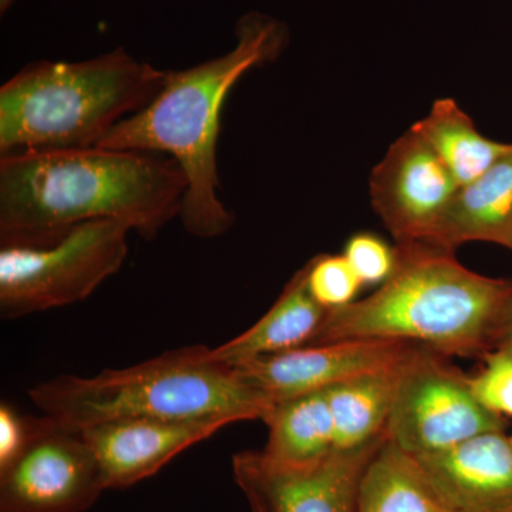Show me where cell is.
Instances as JSON below:
<instances>
[{
    "label": "cell",
    "mask_w": 512,
    "mask_h": 512,
    "mask_svg": "<svg viewBox=\"0 0 512 512\" xmlns=\"http://www.w3.org/2000/svg\"><path fill=\"white\" fill-rule=\"evenodd\" d=\"M187 177L171 157L89 147L0 158V242L110 220L151 241L180 217Z\"/></svg>",
    "instance_id": "obj_1"
},
{
    "label": "cell",
    "mask_w": 512,
    "mask_h": 512,
    "mask_svg": "<svg viewBox=\"0 0 512 512\" xmlns=\"http://www.w3.org/2000/svg\"><path fill=\"white\" fill-rule=\"evenodd\" d=\"M235 46L183 70H165L160 92L143 110L120 121L99 146L171 157L187 177L181 222L192 237H221L234 214L218 197L217 146L222 109L235 84L255 67L275 62L289 29L265 13L249 12L235 25Z\"/></svg>",
    "instance_id": "obj_2"
},
{
    "label": "cell",
    "mask_w": 512,
    "mask_h": 512,
    "mask_svg": "<svg viewBox=\"0 0 512 512\" xmlns=\"http://www.w3.org/2000/svg\"><path fill=\"white\" fill-rule=\"evenodd\" d=\"M397 265L377 291L328 311L315 342L389 339L451 357H483L512 301V281L490 278L454 252L423 241L396 244Z\"/></svg>",
    "instance_id": "obj_3"
},
{
    "label": "cell",
    "mask_w": 512,
    "mask_h": 512,
    "mask_svg": "<svg viewBox=\"0 0 512 512\" xmlns=\"http://www.w3.org/2000/svg\"><path fill=\"white\" fill-rule=\"evenodd\" d=\"M30 400L73 430L123 419L264 420L274 400L204 345L168 350L140 365L99 375H60L33 386Z\"/></svg>",
    "instance_id": "obj_4"
},
{
    "label": "cell",
    "mask_w": 512,
    "mask_h": 512,
    "mask_svg": "<svg viewBox=\"0 0 512 512\" xmlns=\"http://www.w3.org/2000/svg\"><path fill=\"white\" fill-rule=\"evenodd\" d=\"M164 79L124 47L83 62L30 63L0 87V154L97 147Z\"/></svg>",
    "instance_id": "obj_5"
},
{
    "label": "cell",
    "mask_w": 512,
    "mask_h": 512,
    "mask_svg": "<svg viewBox=\"0 0 512 512\" xmlns=\"http://www.w3.org/2000/svg\"><path fill=\"white\" fill-rule=\"evenodd\" d=\"M121 222H82L33 241L0 242V315L19 319L82 302L128 255Z\"/></svg>",
    "instance_id": "obj_6"
},
{
    "label": "cell",
    "mask_w": 512,
    "mask_h": 512,
    "mask_svg": "<svg viewBox=\"0 0 512 512\" xmlns=\"http://www.w3.org/2000/svg\"><path fill=\"white\" fill-rule=\"evenodd\" d=\"M504 429V417L478 402L470 376L451 365L447 356L419 346L404 362L386 427L387 440L404 453H437Z\"/></svg>",
    "instance_id": "obj_7"
},
{
    "label": "cell",
    "mask_w": 512,
    "mask_h": 512,
    "mask_svg": "<svg viewBox=\"0 0 512 512\" xmlns=\"http://www.w3.org/2000/svg\"><path fill=\"white\" fill-rule=\"evenodd\" d=\"M104 487L82 433L50 417H30L28 443L0 471V512H84Z\"/></svg>",
    "instance_id": "obj_8"
},
{
    "label": "cell",
    "mask_w": 512,
    "mask_h": 512,
    "mask_svg": "<svg viewBox=\"0 0 512 512\" xmlns=\"http://www.w3.org/2000/svg\"><path fill=\"white\" fill-rule=\"evenodd\" d=\"M387 436L353 450L291 467L268 460L262 451L232 457V474L248 504L264 512H356L360 483Z\"/></svg>",
    "instance_id": "obj_9"
},
{
    "label": "cell",
    "mask_w": 512,
    "mask_h": 512,
    "mask_svg": "<svg viewBox=\"0 0 512 512\" xmlns=\"http://www.w3.org/2000/svg\"><path fill=\"white\" fill-rule=\"evenodd\" d=\"M457 188L446 165L412 128L394 141L369 181L373 210L396 244L429 237Z\"/></svg>",
    "instance_id": "obj_10"
},
{
    "label": "cell",
    "mask_w": 512,
    "mask_h": 512,
    "mask_svg": "<svg viewBox=\"0 0 512 512\" xmlns=\"http://www.w3.org/2000/svg\"><path fill=\"white\" fill-rule=\"evenodd\" d=\"M417 348L419 345L402 340H333L259 357L235 369L242 379L279 402L399 365Z\"/></svg>",
    "instance_id": "obj_11"
},
{
    "label": "cell",
    "mask_w": 512,
    "mask_h": 512,
    "mask_svg": "<svg viewBox=\"0 0 512 512\" xmlns=\"http://www.w3.org/2000/svg\"><path fill=\"white\" fill-rule=\"evenodd\" d=\"M232 423L231 416L200 419H123L80 430L99 461L106 490L146 480L184 450Z\"/></svg>",
    "instance_id": "obj_12"
},
{
    "label": "cell",
    "mask_w": 512,
    "mask_h": 512,
    "mask_svg": "<svg viewBox=\"0 0 512 512\" xmlns=\"http://www.w3.org/2000/svg\"><path fill=\"white\" fill-rule=\"evenodd\" d=\"M413 458L457 512H512V441L504 430Z\"/></svg>",
    "instance_id": "obj_13"
},
{
    "label": "cell",
    "mask_w": 512,
    "mask_h": 512,
    "mask_svg": "<svg viewBox=\"0 0 512 512\" xmlns=\"http://www.w3.org/2000/svg\"><path fill=\"white\" fill-rule=\"evenodd\" d=\"M423 242L450 252L468 242H490L512 251V150L457 188Z\"/></svg>",
    "instance_id": "obj_14"
},
{
    "label": "cell",
    "mask_w": 512,
    "mask_h": 512,
    "mask_svg": "<svg viewBox=\"0 0 512 512\" xmlns=\"http://www.w3.org/2000/svg\"><path fill=\"white\" fill-rule=\"evenodd\" d=\"M328 316V309L313 298L308 266L289 279L274 305L255 325L237 338L211 349L214 359L238 367L259 357L279 355L312 345Z\"/></svg>",
    "instance_id": "obj_15"
},
{
    "label": "cell",
    "mask_w": 512,
    "mask_h": 512,
    "mask_svg": "<svg viewBox=\"0 0 512 512\" xmlns=\"http://www.w3.org/2000/svg\"><path fill=\"white\" fill-rule=\"evenodd\" d=\"M262 421L268 427L262 454L276 464L309 466L335 451L328 387L275 402Z\"/></svg>",
    "instance_id": "obj_16"
},
{
    "label": "cell",
    "mask_w": 512,
    "mask_h": 512,
    "mask_svg": "<svg viewBox=\"0 0 512 512\" xmlns=\"http://www.w3.org/2000/svg\"><path fill=\"white\" fill-rule=\"evenodd\" d=\"M406 360L328 387L335 450H353L386 436L397 383Z\"/></svg>",
    "instance_id": "obj_17"
},
{
    "label": "cell",
    "mask_w": 512,
    "mask_h": 512,
    "mask_svg": "<svg viewBox=\"0 0 512 512\" xmlns=\"http://www.w3.org/2000/svg\"><path fill=\"white\" fill-rule=\"evenodd\" d=\"M412 130L433 148L458 187L476 180L512 150V144L483 136L454 99L434 101L429 114L413 124Z\"/></svg>",
    "instance_id": "obj_18"
},
{
    "label": "cell",
    "mask_w": 512,
    "mask_h": 512,
    "mask_svg": "<svg viewBox=\"0 0 512 512\" xmlns=\"http://www.w3.org/2000/svg\"><path fill=\"white\" fill-rule=\"evenodd\" d=\"M356 512L457 511L434 490L416 460L386 439L363 474Z\"/></svg>",
    "instance_id": "obj_19"
},
{
    "label": "cell",
    "mask_w": 512,
    "mask_h": 512,
    "mask_svg": "<svg viewBox=\"0 0 512 512\" xmlns=\"http://www.w3.org/2000/svg\"><path fill=\"white\" fill-rule=\"evenodd\" d=\"M306 266L309 291L323 308L332 311L356 301L363 284L343 254L316 255Z\"/></svg>",
    "instance_id": "obj_20"
},
{
    "label": "cell",
    "mask_w": 512,
    "mask_h": 512,
    "mask_svg": "<svg viewBox=\"0 0 512 512\" xmlns=\"http://www.w3.org/2000/svg\"><path fill=\"white\" fill-rule=\"evenodd\" d=\"M483 360V369L470 376L474 396L490 412L512 417V353L493 349Z\"/></svg>",
    "instance_id": "obj_21"
},
{
    "label": "cell",
    "mask_w": 512,
    "mask_h": 512,
    "mask_svg": "<svg viewBox=\"0 0 512 512\" xmlns=\"http://www.w3.org/2000/svg\"><path fill=\"white\" fill-rule=\"evenodd\" d=\"M343 256L363 285H382L392 276L397 265L396 247L372 232H359L346 242Z\"/></svg>",
    "instance_id": "obj_22"
},
{
    "label": "cell",
    "mask_w": 512,
    "mask_h": 512,
    "mask_svg": "<svg viewBox=\"0 0 512 512\" xmlns=\"http://www.w3.org/2000/svg\"><path fill=\"white\" fill-rule=\"evenodd\" d=\"M30 417H22L8 403L0 406V471L10 466L28 443Z\"/></svg>",
    "instance_id": "obj_23"
},
{
    "label": "cell",
    "mask_w": 512,
    "mask_h": 512,
    "mask_svg": "<svg viewBox=\"0 0 512 512\" xmlns=\"http://www.w3.org/2000/svg\"><path fill=\"white\" fill-rule=\"evenodd\" d=\"M494 349H504L512 353V301L508 305L497 335H495Z\"/></svg>",
    "instance_id": "obj_24"
},
{
    "label": "cell",
    "mask_w": 512,
    "mask_h": 512,
    "mask_svg": "<svg viewBox=\"0 0 512 512\" xmlns=\"http://www.w3.org/2000/svg\"><path fill=\"white\" fill-rule=\"evenodd\" d=\"M16 0H0V13L5 15L6 12H9V9L15 5Z\"/></svg>",
    "instance_id": "obj_25"
},
{
    "label": "cell",
    "mask_w": 512,
    "mask_h": 512,
    "mask_svg": "<svg viewBox=\"0 0 512 512\" xmlns=\"http://www.w3.org/2000/svg\"><path fill=\"white\" fill-rule=\"evenodd\" d=\"M249 508H251V512H264L261 510V508L258 507V505L255 504H249Z\"/></svg>",
    "instance_id": "obj_26"
},
{
    "label": "cell",
    "mask_w": 512,
    "mask_h": 512,
    "mask_svg": "<svg viewBox=\"0 0 512 512\" xmlns=\"http://www.w3.org/2000/svg\"><path fill=\"white\" fill-rule=\"evenodd\" d=\"M511 441H512V436H511Z\"/></svg>",
    "instance_id": "obj_27"
}]
</instances>
